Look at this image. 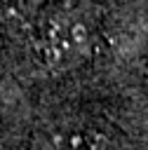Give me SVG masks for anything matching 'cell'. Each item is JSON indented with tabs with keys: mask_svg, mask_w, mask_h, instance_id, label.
<instances>
[{
	"mask_svg": "<svg viewBox=\"0 0 148 150\" xmlns=\"http://www.w3.org/2000/svg\"><path fill=\"white\" fill-rule=\"evenodd\" d=\"M42 0H0V19H23L28 16Z\"/></svg>",
	"mask_w": 148,
	"mask_h": 150,
	"instance_id": "7a4b0ae2",
	"label": "cell"
},
{
	"mask_svg": "<svg viewBox=\"0 0 148 150\" xmlns=\"http://www.w3.org/2000/svg\"><path fill=\"white\" fill-rule=\"evenodd\" d=\"M89 47V28L80 16L56 14L42 23L35 38V54L47 68H68Z\"/></svg>",
	"mask_w": 148,
	"mask_h": 150,
	"instance_id": "6da1fadb",
	"label": "cell"
}]
</instances>
